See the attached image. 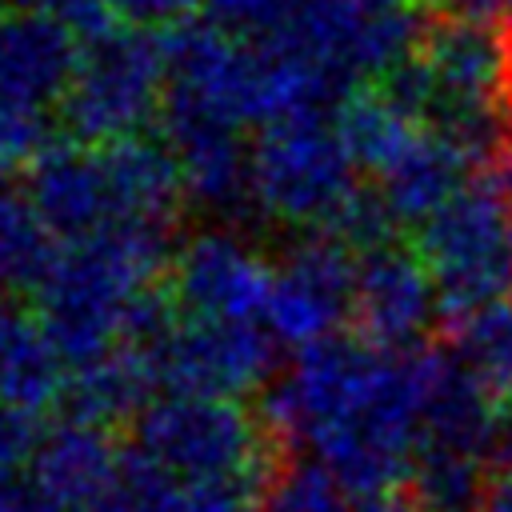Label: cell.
Returning <instances> with one entry per match:
<instances>
[{"mask_svg": "<svg viewBox=\"0 0 512 512\" xmlns=\"http://www.w3.org/2000/svg\"><path fill=\"white\" fill-rule=\"evenodd\" d=\"M264 424L280 444H308L356 496L396 488L420 440L416 352L324 336L264 392Z\"/></svg>", "mask_w": 512, "mask_h": 512, "instance_id": "6da1fadb", "label": "cell"}, {"mask_svg": "<svg viewBox=\"0 0 512 512\" xmlns=\"http://www.w3.org/2000/svg\"><path fill=\"white\" fill-rule=\"evenodd\" d=\"M172 264L168 224H108L68 240L36 288V312L68 364H84L128 336L136 304Z\"/></svg>", "mask_w": 512, "mask_h": 512, "instance_id": "7a4b0ae2", "label": "cell"}, {"mask_svg": "<svg viewBox=\"0 0 512 512\" xmlns=\"http://www.w3.org/2000/svg\"><path fill=\"white\" fill-rule=\"evenodd\" d=\"M276 444L280 440L264 416H252L236 396L168 388L164 396H152L136 416L132 448L176 476H248L268 484L276 472Z\"/></svg>", "mask_w": 512, "mask_h": 512, "instance_id": "3957f363", "label": "cell"}, {"mask_svg": "<svg viewBox=\"0 0 512 512\" xmlns=\"http://www.w3.org/2000/svg\"><path fill=\"white\" fill-rule=\"evenodd\" d=\"M416 252L432 268L440 292V320L452 328L472 312L496 304L512 288V208L496 184H464L436 208L420 232Z\"/></svg>", "mask_w": 512, "mask_h": 512, "instance_id": "277c9868", "label": "cell"}, {"mask_svg": "<svg viewBox=\"0 0 512 512\" xmlns=\"http://www.w3.org/2000/svg\"><path fill=\"white\" fill-rule=\"evenodd\" d=\"M164 48L160 36L132 24H108L80 40L76 72L60 100L68 132L84 144H112L140 136L164 104Z\"/></svg>", "mask_w": 512, "mask_h": 512, "instance_id": "5b68a950", "label": "cell"}, {"mask_svg": "<svg viewBox=\"0 0 512 512\" xmlns=\"http://www.w3.org/2000/svg\"><path fill=\"white\" fill-rule=\"evenodd\" d=\"M356 160L348 156L332 112H300L264 120L252 140V196L256 212L296 228H324L340 200L356 188Z\"/></svg>", "mask_w": 512, "mask_h": 512, "instance_id": "8992f818", "label": "cell"}, {"mask_svg": "<svg viewBox=\"0 0 512 512\" xmlns=\"http://www.w3.org/2000/svg\"><path fill=\"white\" fill-rule=\"evenodd\" d=\"M164 104L160 116H192L220 124H260V48L256 40L216 24L212 16L164 28Z\"/></svg>", "mask_w": 512, "mask_h": 512, "instance_id": "52a82bcc", "label": "cell"}, {"mask_svg": "<svg viewBox=\"0 0 512 512\" xmlns=\"http://www.w3.org/2000/svg\"><path fill=\"white\" fill-rule=\"evenodd\" d=\"M356 256L332 232H308L284 248L272 268V292L264 324L288 348H308L336 336L344 316H352Z\"/></svg>", "mask_w": 512, "mask_h": 512, "instance_id": "ba28073f", "label": "cell"}, {"mask_svg": "<svg viewBox=\"0 0 512 512\" xmlns=\"http://www.w3.org/2000/svg\"><path fill=\"white\" fill-rule=\"evenodd\" d=\"M276 336L260 320L192 316L172 324L160 344V376L172 392L240 396L264 388L276 372Z\"/></svg>", "mask_w": 512, "mask_h": 512, "instance_id": "9c48e42d", "label": "cell"}, {"mask_svg": "<svg viewBox=\"0 0 512 512\" xmlns=\"http://www.w3.org/2000/svg\"><path fill=\"white\" fill-rule=\"evenodd\" d=\"M272 268L232 224L200 228L172 256V296L188 316L264 320Z\"/></svg>", "mask_w": 512, "mask_h": 512, "instance_id": "30bf717a", "label": "cell"}, {"mask_svg": "<svg viewBox=\"0 0 512 512\" xmlns=\"http://www.w3.org/2000/svg\"><path fill=\"white\" fill-rule=\"evenodd\" d=\"M440 316V292L432 268L416 248L396 240L368 248L356 256V288H352V324L360 340L408 352Z\"/></svg>", "mask_w": 512, "mask_h": 512, "instance_id": "8fae6325", "label": "cell"}, {"mask_svg": "<svg viewBox=\"0 0 512 512\" xmlns=\"http://www.w3.org/2000/svg\"><path fill=\"white\" fill-rule=\"evenodd\" d=\"M416 56L436 80V100H512V28L500 16L440 8L424 20Z\"/></svg>", "mask_w": 512, "mask_h": 512, "instance_id": "7c38bea8", "label": "cell"}, {"mask_svg": "<svg viewBox=\"0 0 512 512\" xmlns=\"http://www.w3.org/2000/svg\"><path fill=\"white\" fill-rule=\"evenodd\" d=\"M164 144L172 148L184 180V196L220 216L224 224L256 212L252 196V148H244L236 124L192 120V116H160Z\"/></svg>", "mask_w": 512, "mask_h": 512, "instance_id": "4fadbf2b", "label": "cell"}, {"mask_svg": "<svg viewBox=\"0 0 512 512\" xmlns=\"http://www.w3.org/2000/svg\"><path fill=\"white\" fill-rule=\"evenodd\" d=\"M80 36L76 28L40 8L0 12V100L20 108H60L76 72Z\"/></svg>", "mask_w": 512, "mask_h": 512, "instance_id": "5bb4252c", "label": "cell"}, {"mask_svg": "<svg viewBox=\"0 0 512 512\" xmlns=\"http://www.w3.org/2000/svg\"><path fill=\"white\" fill-rule=\"evenodd\" d=\"M416 380H420V440L472 452L488 464L492 436L500 428L496 396L480 384V376L456 356V348H416Z\"/></svg>", "mask_w": 512, "mask_h": 512, "instance_id": "9a60e30c", "label": "cell"}, {"mask_svg": "<svg viewBox=\"0 0 512 512\" xmlns=\"http://www.w3.org/2000/svg\"><path fill=\"white\" fill-rule=\"evenodd\" d=\"M124 456L104 424L80 420V416H64L60 424H52L28 460L32 472V488L44 500L68 504V508H100L116 496L120 476H124Z\"/></svg>", "mask_w": 512, "mask_h": 512, "instance_id": "2e32d148", "label": "cell"}, {"mask_svg": "<svg viewBox=\"0 0 512 512\" xmlns=\"http://www.w3.org/2000/svg\"><path fill=\"white\" fill-rule=\"evenodd\" d=\"M28 192L48 228L64 240H80L116 224L100 144H48L28 168Z\"/></svg>", "mask_w": 512, "mask_h": 512, "instance_id": "e0dca14e", "label": "cell"}, {"mask_svg": "<svg viewBox=\"0 0 512 512\" xmlns=\"http://www.w3.org/2000/svg\"><path fill=\"white\" fill-rule=\"evenodd\" d=\"M160 384V352L140 340H120L116 348L76 364L64 384V416H80L108 428L116 420L140 416Z\"/></svg>", "mask_w": 512, "mask_h": 512, "instance_id": "ac0fdd59", "label": "cell"}, {"mask_svg": "<svg viewBox=\"0 0 512 512\" xmlns=\"http://www.w3.org/2000/svg\"><path fill=\"white\" fill-rule=\"evenodd\" d=\"M264 480L248 476H220V480H192L160 468L144 452L124 456L120 488L108 504L120 512H260Z\"/></svg>", "mask_w": 512, "mask_h": 512, "instance_id": "d6986e66", "label": "cell"}, {"mask_svg": "<svg viewBox=\"0 0 512 512\" xmlns=\"http://www.w3.org/2000/svg\"><path fill=\"white\" fill-rule=\"evenodd\" d=\"M108 188H112V212L116 224H168L176 220L184 180L180 164L168 144H156L148 136H124L112 144H100Z\"/></svg>", "mask_w": 512, "mask_h": 512, "instance_id": "ffe728a7", "label": "cell"}, {"mask_svg": "<svg viewBox=\"0 0 512 512\" xmlns=\"http://www.w3.org/2000/svg\"><path fill=\"white\" fill-rule=\"evenodd\" d=\"M472 176V164L432 128H420L412 144L376 176L400 224H424L436 208H444Z\"/></svg>", "mask_w": 512, "mask_h": 512, "instance_id": "44dd1931", "label": "cell"}, {"mask_svg": "<svg viewBox=\"0 0 512 512\" xmlns=\"http://www.w3.org/2000/svg\"><path fill=\"white\" fill-rule=\"evenodd\" d=\"M64 352L28 312L0 308V400L36 416L64 400Z\"/></svg>", "mask_w": 512, "mask_h": 512, "instance_id": "7402d4cb", "label": "cell"}, {"mask_svg": "<svg viewBox=\"0 0 512 512\" xmlns=\"http://www.w3.org/2000/svg\"><path fill=\"white\" fill-rule=\"evenodd\" d=\"M332 116H336V132H340L348 156L356 160V168H364L372 176H380L424 128L400 104H392L384 88H352L336 104Z\"/></svg>", "mask_w": 512, "mask_h": 512, "instance_id": "603a6c76", "label": "cell"}, {"mask_svg": "<svg viewBox=\"0 0 512 512\" xmlns=\"http://www.w3.org/2000/svg\"><path fill=\"white\" fill-rule=\"evenodd\" d=\"M56 252V232L48 228L32 192L0 176V296L40 288Z\"/></svg>", "mask_w": 512, "mask_h": 512, "instance_id": "cb8c5ba5", "label": "cell"}, {"mask_svg": "<svg viewBox=\"0 0 512 512\" xmlns=\"http://www.w3.org/2000/svg\"><path fill=\"white\" fill-rule=\"evenodd\" d=\"M488 480V464L444 444H416L408 488L424 512H472Z\"/></svg>", "mask_w": 512, "mask_h": 512, "instance_id": "d4e9b609", "label": "cell"}, {"mask_svg": "<svg viewBox=\"0 0 512 512\" xmlns=\"http://www.w3.org/2000/svg\"><path fill=\"white\" fill-rule=\"evenodd\" d=\"M452 348L492 396L504 400L512 392V304L508 300H496L472 312L468 320L452 324Z\"/></svg>", "mask_w": 512, "mask_h": 512, "instance_id": "484cf974", "label": "cell"}, {"mask_svg": "<svg viewBox=\"0 0 512 512\" xmlns=\"http://www.w3.org/2000/svg\"><path fill=\"white\" fill-rule=\"evenodd\" d=\"M344 484L324 460H292L272 472L260 496V512H352Z\"/></svg>", "mask_w": 512, "mask_h": 512, "instance_id": "4316f807", "label": "cell"}, {"mask_svg": "<svg viewBox=\"0 0 512 512\" xmlns=\"http://www.w3.org/2000/svg\"><path fill=\"white\" fill-rule=\"evenodd\" d=\"M396 228H400V216L392 212V204H388V196L380 192V184H376V188L356 184V188L340 200V208L332 212V220L324 224V232L340 236V240H344L348 248H356V252H368V248H380V244L396 240Z\"/></svg>", "mask_w": 512, "mask_h": 512, "instance_id": "83f0119b", "label": "cell"}, {"mask_svg": "<svg viewBox=\"0 0 512 512\" xmlns=\"http://www.w3.org/2000/svg\"><path fill=\"white\" fill-rule=\"evenodd\" d=\"M48 136H52V112L0 100V176L32 168L36 156L52 144Z\"/></svg>", "mask_w": 512, "mask_h": 512, "instance_id": "f1b7e54d", "label": "cell"}, {"mask_svg": "<svg viewBox=\"0 0 512 512\" xmlns=\"http://www.w3.org/2000/svg\"><path fill=\"white\" fill-rule=\"evenodd\" d=\"M200 4H204V12L216 24H224V28L240 32V36H252L256 40V36L276 32L296 12L300 0H200Z\"/></svg>", "mask_w": 512, "mask_h": 512, "instance_id": "f546056e", "label": "cell"}, {"mask_svg": "<svg viewBox=\"0 0 512 512\" xmlns=\"http://www.w3.org/2000/svg\"><path fill=\"white\" fill-rule=\"evenodd\" d=\"M36 440L40 436L32 432V416L20 412L16 404L0 400V480H12L32 460Z\"/></svg>", "mask_w": 512, "mask_h": 512, "instance_id": "4dcf8cb0", "label": "cell"}, {"mask_svg": "<svg viewBox=\"0 0 512 512\" xmlns=\"http://www.w3.org/2000/svg\"><path fill=\"white\" fill-rule=\"evenodd\" d=\"M112 20L132 24V28H172L184 16H192V8L200 0H104Z\"/></svg>", "mask_w": 512, "mask_h": 512, "instance_id": "1f68e13d", "label": "cell"}, {"mask_svg": "<svg viewBox=\"0 0 512 512\" xmlns=\"http://www.w3.org/2000/svg\"><path fill=\"white\" fill-rule=\"evenodd\" d=\"M4 4H12V8H40V12H56V16H64V20L76 28V36H80V40H84V36L104 32L108 24H120V20H112V12H108V4H104V0H4Z\"/></svg>", "mask_w": 512, "mask_h": 512, "instance_id": "d6a6232c", "label": "cell"}, {"mask_svg": "<svg viewBox=\"0 0 512 512\" xmlns=\"http://www.w3.org/2000/svg\"><path fill=\"white\" fill-rule=\"evenodd\" d=\"M472 512H512V468L508 472H488L484 492Z\"/></svg>", "mask_w": 512, "mask_h": 512, "instance_id": "836d02e7", "label": "cell"}, {"mask_svg": "<svg viewBox=\"0 0 512 512\" xmlns=\"http://www.w3.org/2000/svg\"><path fill=\"white\" fill-rule=\"evenodd\" d=\"M352 512H412V504H408L404 492L384 488V492H364V496L352 504Z\"/></svg>", "mask_w": 512, "mask_h": 512, "instance_id": "e575fe53", "label": "cell"}, {"mask_svg": "<svg viewBox=\"0 0 512 512\" xmlns=\"http://www.w3.org/2000/svg\"><path fill=\"white\" fill-rule=\"evenodd\" d=\"M496 188H500V196L508 200V208H512V148L500 156V164H496Z\"/></svg>", "mask_w": 512, "mask_h": 512, "instance_id": "d590c367", "label": "cell"}, {"mask_svg": "<svg viewBox=\"0 0 512 512\" xmlns=\"http://www.w3.org/2000/svg\"><path fill=\"white\" fill-rule=\"evenodd\" d=\"M28 512H80V508H68V504H56V500H44V496H36V504H32Z\"/></svg>", "mask_w": 512, "mask_h": 512, "instance_id": "8d00e7d4", "label": "cell"}, {"mask_svg": "<svg viewBox=\"0 0 512 512\" xmlns=\"http://www.w3.org/2000/svg\"><path fill=\"white\" fill-rule=\"evenodd\" d=\"M416 4H428V8H452L456 0H416Z\"/></svg>", "mask_w": 512, "mask_h": 512, "instance_id": "74e56055", "label": "cell"}, {"mask_svg": "<svg viewBox=\"0 0 512 512\" xmlns=\"http://www.w3.org/2000/svg\"><path fill=\"white\" fill-rule=\"evenodd\" d=\"M504 412H508V416H512V392H508V396H504Z\"/></svg>", "mask_w": 512, "mask_h": 512, "instance_id": "f35d334b", "label": "cell"}, {"mask_svg": "<svg viewBox=\"0 0 512 512\" xmlns=\"http://www.w3.org/2000/svg\"><path fill=\"white\" fill-rule=\"evenodd\" d=\"M96 512H120V508H116V504H100Z\"/></svg>", "mask_w": 512, "mask_h": 512, "instance_id": "ab89813d", "label": "cell"}]
</instances>
